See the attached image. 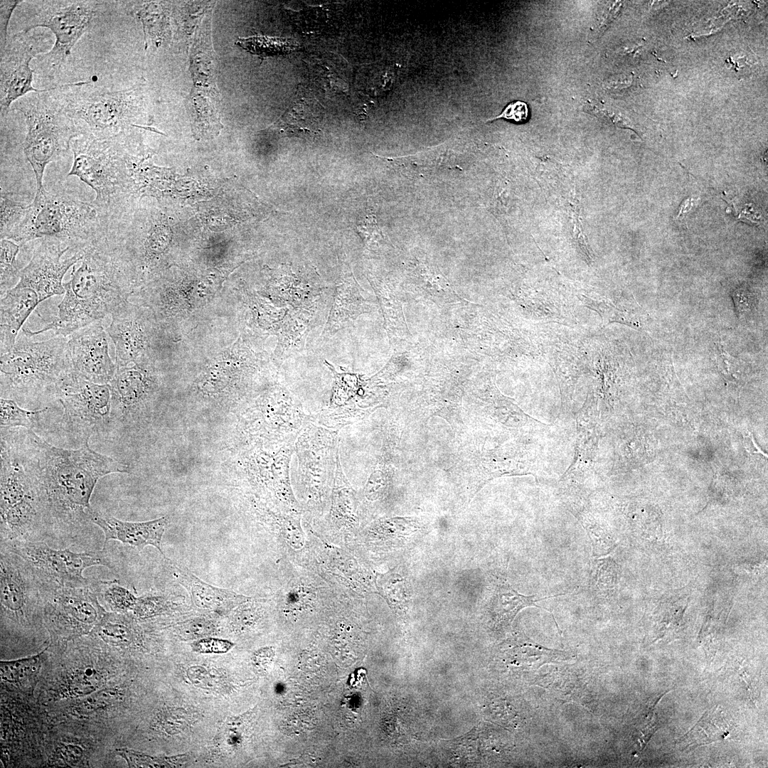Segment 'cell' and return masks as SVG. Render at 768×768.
Returning a JSON list of instances; mask_svg holds the SVG:
<instances>
[{
	"instance_id": "e0dca14e",
	"label": "cell",
	"mask_w": 768,
	"mask_h": 768,
	"mask_svg": "<svg viewBox=\"0 0 768 768\" xmlns=\"http://www.w3.org/2000/svg\"><path fill=\"white\" fill-rule=\"evenodd\" d=\"M91 523L99 526L104 533L103 550L108 541L114 540L142 550L151 545L164 555L161 540L169 523L168 516L144 522L121 521L112 516L92 509L90 512Z\"/></svg>"
},
{
	"instance_id": "ab89813d",
	"label": "cell",
	"mask_w": 768,
	"mask_h": 768,
	"mask_svg": "<svg viewBox=\"0 0 768 768\" xmlns=\"http://www.w3.org/2000/svg\"><path fill=\"white\" fill-rule=\"evenodd\" d=\"M232 646V642L215 638L202 639L192 644L193 649L200 653H225Z\"/></svg>"
},
{
	"instance_id": "4dcf8cb0",
	"label": "cell",
	"mask_w": 768,
	"mask_h": 768,
	"mask_svg": "<svg viewBox=\"0 0 768 768\" xmlns=\"http://www.w3.org/2000/svg\"><path fill=\"white\" fill-rule=\"evenodd\" d=\"M41 654L12 661L1 662V677L4 681L25 684L38 674L41 667Z\"/></svg>"
},
{
	"instance_id": "836d02e7",
	"label": "cell",
	"mask_w": 768,
	"mask_h": 768,
	"mask_svg": "<svg viewBox=\"0 0 768 768\" xmlns=\"http://www.w3.org/2000/svg\"><path fill=\"white\" fill-rule=\"evenodd\" d=\"M167 599L155 594L137 597L132 610L140 618H147L163 612L168 606Z\"/></svg>"
},
{
	"instance_id": "6da1fadb",
	"label": "cell",
	"mask_w": 768,
	"mask_h": 768,
	"mask_svg": "<svg viewBox=\"0 0 768 768\" xmlns=\"http://www.w3.org/2000/svg\"><path fill=\"white\" fill-rule=\"evenodd\" d=\"M32 474L43 503L47 528L71 534L90 520V498L97 481L129 466L92 449L89 441L78 449L48 443L33 430L8 429Z\"/></svg>"
},
{
	"instance_id": "3957f363",
	"label": "cell",
	"mask_w": 768,
	"mask_h": 768,
	"mask_svg": "<svg viewBox=\"0 0 768 768\" xmlns=\"http://www.w3.org/2000/svg\"><path fill=\"white\" fill-rule=\"evenodd\" d=\"M67 341L65 336L33 341L22 331L14 348L0 356L1 398L27 406L56 400L71 373Z\"/></svg>"
},
{
	"instance_id": "5bb4252c",
	"label": "cell",
	"mask_w": 768,
	"mask_h": 768,
	"mask_svg": "<svg viewBox=\"0 0 768 768\" xmlns=\"http://www.w3.org/2000/svg\"><path fill=\"white\" fill-rule=\"evenodd\" d=\"M82 250L75 252L67 244L54 239H41L32 257L21 270L16 286L33 289L40 302L65 294L63 282L68 270L82 258Z\"/></svg>"
},
{
	"instance_id": "d6a6232c",
	"label": "cell",
	"mask_w": 768,
	"mask_h": 768,
	"mask_svg": "<svg viewBox=\"0 0 768 768\" xmlns=\"http://www.w3.org/2000/svg\"><path fill=\"white\" fill-rule=\"evenodd\" d=\"M101 683L100 673L92 667L74 673L68 681V690L75 695H86L95 692Z\"/></svg>"
},
{
	"instance_id": "60d3db41",
	"label": "cell",
	"mask_w": 768,
	"mask_h": 768,
	"mask_svg": "<svg viewBox=\"0 0 768 768\" xmlns=\"http://www.w3.org/2000/svg\"><path fill=\"white\" fill-rule=\"evenodd\" d=\"M23 1L20 0H1L0 1V41L1 46L5 44L8 39V27L10 18L14 9Z\"/></svg>"
},
{
	"instance_id": "d4e9b609",
	"label": "cell",
	"mask_w": 768,
	"mask_h": 768,
	"mask_svg": "<svg viewBox=\"0 0 768 768\" xmlns=\"http://www.w3.org/2000/svg\"><path fill=\"white\" fill-rule=\"evenodd\" d=\"M536 595L526 596L513 590L508 584L500 585L496 591V614L497 621L511 623L518 612L527 607H540L537 602L546 599Z\"/></svg>"
},
{
	"instance_id": "f6af8a7d",
	"label": "cell",
	"mask_w": 768,
	"mask_h": 768,
	"mask_svg": "<svg viewBox=\"0 0 768 768\" xmlns=\"http://www.w3.org/2000/svg\"><path fill=\"white\" fill-rule=\"evenodd\" d=\"M691 206H692V198H688L681 205V208H680V211H679V213H678V216L681 217V216L685 215V213L691 208Z\"/></svg>"
},
{
	"instance_id": "8992f818",
	"label": "cell",
	"mask_w": 768,
	"mask_h": 768,
	"mask_svg": "<svg viewBox=\"0 0 768 768\" xmlns=\"http://www.w3.org/2000/svg\"><path fill=\"white\" fill-rule=\"evenodd\" d=\"M73 162L68 176H75L95 192L91 202L104 222L120 217L132 181L124 137L99 139L80 136L70 145Z\"/></svg>"
},
{
	"instance_id": "5b68a950",
	"label": "cell",
	"mask_w": 768,
	"mask_h": 768,
	"mask_svg": "<svg viewBox=\"0 0 768 768\" xmlns=\"http://www.w3.org/2000/svg\"><path fill=\"white\" fill-rule=\"evenodd\" d=\"M106 231L105 222L91 202L44 187L36 189L24 220L9 240L23 245L35 239H54L77 252Z\"/></svg>"
},
{
	"instance_id": "7a4b0ae2",
	"label": "cell",
	"mask_w": 768,
	"mask_h": 768,
	"mask_svg": "<svg viewBox=\"0 0 768 768\" xmlns=\"http://www.w3.org/2000/svg\"><path fill=\"white\" fill-rule=\"evenodd\" d=\"M78 267L63 284L65 294L54 319L42 329L23 327L29 337L52 331L67 336L90 324L102 321L123 304L128 289L125 260L106 234L82 250Z\"/></svg>"
},
{
	"instance_id": "cb8c5ba5",
	"label": "cell",
	"mask_w": 768,
	"mask_h": 768,
	"mask_svg": "<svg viewBox=\"0 0 768 768\" xmlns=\"http://www.w3.org/2000/svg\"><path fill=\"white\" fill-rule=\"evenodd\" d=\"M131 14L142 23L146 46H159L163 41L166 30V11L159 2H134Z\"/></svg>"
},
{
	"instance_id": "d6986e66",
	"label": "cell",
	"mask_w": 768,
	"mask_h": 768,
	"mask_svg": "<svg viewBox=\"0 0 768 768\" xmlns=\"http://www.w3.org/2000/svg\"><path fill=\"white\" fill-rule=\"evenodd\" d=\"M599 418L594 403L585 405L577 414L574 458L560 482L578 484L592 473L599 441Z\"/></svg>"
},
{
	"instance_id": "f35d334b",
	"label": "cell",
	"mask_w": 768,
	"mask_h": 768,
	"mask_svg": "<svg viewBox=\"0 0 768 768\" xmlns=\"http://www.w3.org/2000/svg\"><path fill=\"white\" fill-rule=\"evenodd\" d=\"M528 105L523 101L516 100L508 103L499 115L489 119V121L503 118L513 120L517 123H523L528 120Z\"/></svg>"
},
{
	"instance_id": "4316f807",
	"label": "cell",
	"mask_w": 768,
	"mask_h": 768,
	"mask_svg": "<svg viewBox=\"0 0 768 768\" xmlns=\"http://www.w3.org/2000/svg\"><path fill=\"white\" fill-rule=\"evenodd\" d=\"M20 245L9 239H1L0 243V294L14 288L20 279L16 257Z\"/></svg>"
},
{
	"instance_id": "7bdbcfd3",
	"label": "cell",
	"mask_w": 768,
	"mask_h": 768,
	"mask_svg": "<svg viewBox=\"0 0 768 768\" xmlns=\"http://www.w3.org/2000/svg\"><path fill=\"white\" fill-rule=\"evenodd\" d=\"M123 757L133 767H161L159 759L146 755H140L129 751H122Z\"/></svg>"
},
{
	"instance_id": "74e56055",
	"label": "cell",
	"mask_w": 768,
	"mask_h": 768,
	"mask_svg": "<svg viewBox=\"0 0 768 768\" xmlns=\"http://www.w3.org/2000/svg\"><path fill=\"white\" fill-rule=\"evenodd\" d=\"M214 629L213 622L205 618H196L182 624L181 634L185 637L197 638L210 634Z\"/></svg>"
},
{
	"instance_id": "7c38bea8",
	"label": "cell",
	"mask_w": 768,
	"mask_h": 768,
	"mask_svg": "<svg viewBox=\"0 0 768 768\" xmlns=\"http://www.w3.org/2000/svg\"><path fill=\"white\" fill-rule=\"evenodd\" d=\"M48 39L42 33L19 31L9 36L1 46L0 55V112L6 117L12 105L32 92H38L33 83L34 70L31 60L46 52Z\"/></svg>"
},
{
	"instance_id": "ba28073f",
	"label": "cell",
	"mask_w": 768,
	"mask_h": 768,
	"mask_svg": "<svg viewBox=\"0 0 768 768\" xmlns=\"http://www.w3.org/2000/svg\"><path fill=\"white\" fill-rule=\"evenodd\" d=\"M26 26L21 31L43 27L48 28L55 36L50 50L38 55L42 72L53 78L60 70L72 49L81 37L94 26L105 1L87 0L31 1Z\"/></svg>"
},
{
	"instance_id": "ffe728a7",
	"label": "cell",
	"mask_w": 768,
	"mask_h": 768,
	"mask_svg": "<svg viewBox=\"0 0 768 768\" xmlns=\"http://www.w3.org/2000/svg\"><path fill=\"white\" fill-rule=\"evenodd\" d=\"M39 303L35 291L18 286L1 297L0 356L14 348L20 330Z\"/></svg>"
},
{
	"instance_id": "44dd1931",
	"label": "cell",
	"mask_w": 768,
	"mask_h": 768,
	"mask_svg": "<svg viewBox=\"0 0 768 768\" xmlns=\"http://www.w3.org/2000/svg\"><path fill=\"white\" fill-rule=\"evenodd\" d=\"M174 574L189 594L193 603L198 608L218 609L247 601V598L229 589H223L203 582L188 569L172 563Z\"/></svg>"
},
{
	"instance_id": "8d00e7d4",
	"label": "cell",
	"mask_w": 768,
	"mask_h": 768,
	"mask_svg": "<svg viewBox=\"0 0 768 768\" xmlns=\"http://www.w3.org/2000/svg\"><path fill=\"white\" fill-rule=\"evenodd\" d=\"M356 229L366 242L382 237L381 231L377 224L375 214L369 209L367 210L366 215L358 222Z\"/></svg>"
},
{
	"instance_id": "f546056e",
	"label": "cell",
	"mask_w": 768,
	"mask_h": 768,
	"mask_svg": "<svg viewBox=\"0 0 768 768\" xmlns=\"http://www.w3.org/2000/svg\"><path fill=\"white\" fill-rule=\"evenodd\" d=\"M237 44L251 53L269 56L291 52L296 48L297 43L291 39L252 36L240 38Z\"/></svg>"
},
{
	"instance_id": "7402d4cb",
	"label": "cell",
	"mask_w": 768,
	"mask_h": 768,
	"mask_svg": "<svg viewBox=\"0 0 768 768\" xmlns=\"http://www.w3.org/2000/svg\"><path fill=\"white\" fill-rule=\"evenodd\" d=\"M330 518L338 526H353L356 520L358 498L346 479L338 457L331 496Z\"/></svg>"
},
{
	"instance_id": "8fae6325",
	"label": "cell",
	"mask_w": 768,
	"mask_h": 768,
	"mask_svg": "<svg viewBox=\"0 0 768 768\" xmlns=\"http://www.w3.org/2000/svg\"><path fill=\"white\" fill-rule=\"evenodd\" d=\"M56 400L63 408V430L82 443L112 423L109 384L91 383L70 373L59 388Z\"/></svg>"
},
{
	"instance_id": "f1b7e54d",
	"label": "cell",
	"mask_w": 768,
	"mask_h": 768,
	"mask_svg": "<svg viewBox=\"0 0 768 768\" xmlns=\"http://www.w3.org/2000/svg\"><path fill=\"white\" fill-rule=\"evenodd\" d=\"M353 277L351 279L348 276L340 283L327 323V331H335L338 328L344 326L346 323L353 321Z\"/></svg>"
},
{
	"instance_id": "484cf974",
	"label": "cell",
	"mask_w": 768,
	"mask_h": 768,
	"mask_svg": "<svg viewBox=\"0 0 768 768\" xmlns=\"http://www.w3.org/2000/svg\"><path fill=\"white\" fill-rule=\"evenodd\" d=\"M48 410V407L40 410H26L13 400L1 398V429L23 427L33 430L39 425L42 415Z\"/></svg>"
},
{
	"instance_id": "ee69618b",
	"label": "cell",
	"mask_w": 768,
	"mask_h": 768,
	"mask_svg": "<svg viewBox=\"0 0 768 768\" xmlns=\"http://www.w3.org/2000/svg\"><path fill=\"white\" fill-rule=\"evenodd\" d=\"M82 754V752L80 747L73 745L65 746L60 751L63 759L69 763L78 762L81 758Z\"/></svg>"
},
{
	"instance_id": "b9f144b4",
	"label": "cell",
	"mask_w": 768,
	"mask_h": 768,
	"mask_svg": "<svg viewBox=\"0 0 768 768\" xmlns=\"http://www.w3.org/2000/svg\"><path fill=\"white\" fill-rule=\"evenodd\" d=\"M584 110L585 112L597 117L604 121L610 122L619 127H629L628 121L622 117V115L607 109L600 108L597 106L592 105H587L585 106Z\"/></svg>"
},
{
	"instance_id": "e575fe53",
	"label": "cell",
	"mask_w": 768,
	"mask_h": 768,
	"mask_svg": "<svg viewBox=\"0 0 768 768\" xmlns=\"http://www.w3.org/2000/svg\"><path fill=\"white\" fill-rule=\"evenodd\" d=\"M116 693L112 690H103L85 698L78 705V711L90 713L111 705L116 698Z\"/></svg>"
},
{
	"instance_id": "ac0fdd59",
	"label": "cell",
	"mask_w": 768,
	"mask_h": 768,
	"mask_svg": "<svg viewBox=\"0 0 768 768\" xmlns=\"http://www.w3.org/2000/svg\"><path fill=\"white\" fill-rule=\"evenodd\" d=\"M112 320L106 329L115 346L117 367H124L135 360L146 348L148 331L143 316L124 304L110 314Z\"/></svg>"
},
{
	"instance_id": "52a82bcc",
	"label": "cell",
	"mask_w": 768,
	"mask_h": 768,
	"mask_svg": "<svg viewBox=\"0 0 768 768\" xmlns=\"http://www.w3.org/2000/svg\"><path fill=\"white\" fill-rule=\"evenodd\" d=\"M11 110L25 119L23 152L33 169L36 189H41L46 166L67 152L72 141L81 135L65 108L58 85L26 95Z\"/></svg>"
},
{
	"instance_id": "4fadbf2b",
	"label": "cell",
	"mask_w": 768,
	"mask_h": 768,
	"mask_svg": "<svg viewBox=\"0 0 768 768\" xmlns=\"http://www.w3.org/2000/svg\"><path fill=\"white\" fill-rule=\"evenodd\" d=\"M40 590L47 614L55 629L67 636L88 631L105 615L96 593L89 585L71 587L40 585Z\"/></svg>"
},
{
	"instance_id": "9c48e42d",
	"label": "cell",
	"mask_w": 768,
	"mask_h": 768,
	"mask_svg": "<svg viewBox=\"0 0 768 768\" xmlns=\"http://www.w3.org/2000/svg\"><path fill=\"white\" fill-rule=\"evenodd\" d=\"M294 452L306 505L310 509L324 508L331 496L339 457L338 432L309 421L295 440Z\"/></svg>"
},
{
	"instance_id": "30bf717a",
	"label": "cell",
	"mask_w": 768,
	"mask_h": 768,
	"mask_svg": "<svg viewBox=\"0 0 768 768\" xmlns=\"http://www.w3.org/2000/svg\"><path fill=\"white\" fill-rule=\"evenodd\" d=\"M1 547L21 557L38 582L45 585L87 586L88 580L83 576L85 569L97 565L112 568L102 551L74 553L69 548L56 550L41 540L4 543H1Z\"/></svg>"
},
{
	"instance_id": "2e32d148",
	"label": "cell",
	"mask_w": 768,
	"mask_h": 768,
	"mask_svg": "<svg viewBox=\"0 0 768 768\" xmlns=\"http://www.w3.org/2000/svg\"><path fill=\"white\" fill-rule=\"evenodd\" d=\"M112 420L127 421L146 405L155 387L152 374L143 366L118 367L109 383Z\"/></svg>"
},
{
	"instance_id": "277c9868",
	"label": "cell",
	"mask_w": 768,
	"mask_h": 768,
	"mask_svg": "<svg viewBox=\"0 0 768 768\" xmlns=\"http://www.w3.org/2000/svg\"><path fill=\"white\" fill-rule=\"evenodd\" d=\"M58 90L81 136L110 139L127 137L132 128H146L144 82L114 90L83 81L59 85Z\"/></svg>"
},
{
	"instance_id": "1f68e13d",
	"label": "cell",
	"mask_w": 768,
	"mask_h": 768,
	"mask_svg": "<svg viewBox=\"0 0 768 768\" xmlns=\"http://www.w3.org/2000/svg\"><path fill=\"white\" fill-rule=\"evenodd\" d=\"M97 586V592L112 608L120 611L132 609L137 597L118 581H100Z\"/></svg>"
},
{
	"instance_id": "83f0119b",
	"label": "cell",
	"mask_w": 768,
	"mask_h": 768,
	"mask_svg": "<svg viewBox=\"0 0 768 768\" xmlns=\"http://www.w3.org/2000/svg\"><path fill=\"white\" fill-rule=\"evenodd\" d=\"M0 238L9 239L24 220L30 204L21 202L9 193H1Z\"/></svg>"
},
{
	"instance_id": "9a60e30c",
	"label": "cell",
	"mask_w": 768,
	"mask_h": 768,
	"mask_svg": "<svg viewBox=\"0 0 768 768\" xmlns=\"http://www.w3.org/2000/svg\"><path fill=\"white\" fill-rule=\"evenodd\" d=\"M67 336L71 373L91 383L109 384L117 367L110 356L107 333L102 321L90 324Z\"/></svg>"
},
{
	"instance_id": "d590c367",
	"label": "cell",
	"mask_w": 768,
	"mask_h": 768,
	"mask_svg": "<svg viewBox=\"0 0 768 768\" xmlns=\"http://www.w3.org/2000/svg\"><path fill=\"white\" fill-rule=\"evenodd\" d=\"M735 311L739 318L747 316L756 306V294L748 288L741 287L732 293Z\"/></svg>"
},
{
	"instance_id": "603a6c76",
	"label": "cell",
	"mask_w": 768,
	"mask_h": 768,
	"mask_svg": "<svg viewBox=\"0 0 768 768\" xmlns=\"http://www.w3.org/2000/svg\"><path fill=\"white\" fill-rule=\"evenodd\" d=\"M732 722L719 707L704 713L695 725L680 740L685 748L712 743L727 737L732 731Z\"/></svg>"
}]
</instances>
